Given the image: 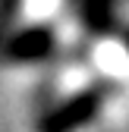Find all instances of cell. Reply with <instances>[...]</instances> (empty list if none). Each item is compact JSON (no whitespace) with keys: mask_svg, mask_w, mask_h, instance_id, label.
<instances>
[{"mask_svg":"<svg viewBox=\"0 0 129 132\" xmlns=\"http://www.w3.org/2000/svg\"><path fill=\"white\" fill-rule=\"evenodd\" d=\"M98 107H101L98 91H82V94L63 101L57 110L47 113L41 120V126H38V132H76V129H82V126L91 123Z\"/></svg>","mask_w":129,"mask_h":132,"instance_id":"cell-1","label":"cell"},{"mask_svg":"<svg viewBox=\"0 0 129 132\" xmlns=\"http://www.w3.org/2000/svg\"><path fill=\"white\" fill-rule=\"evenodd\" d=\"M51 47H54V38L41 25L25 28L19 35H13L10 41H3V51H6L10 60H41V57L51 54Z\"/></svg>","mask_w":129,"mask_h":132,"instance_id":"cell-2","label":"cell"},{"mask_svg":"<svg viewBox=\"0 0 129 132\" xmlns=\"http://www.w3.org/2000/svg\"><path fill=\"white\" fill-rule=\"evenodd\" d=\"M16 6H19V0H0V47L6 41V28H10V19H13Z\"/></svg>","mask_w":129,"mask_h":132,"instance_id":"cell-3","label":"cell"}]
</instances>
